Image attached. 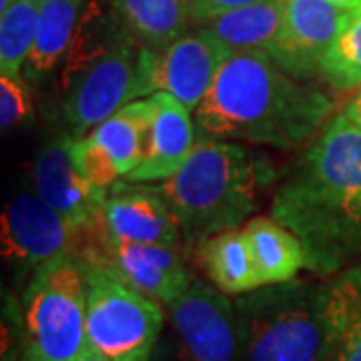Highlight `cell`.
Here are the masks:
<instances>
[{
	"instance_id": "7a4b0ae2",
	"label": "cell",
	"mask_w": 361,
	"mask_h": 361,
	"mask_svg": "<svg viewBox=\"0 0 361 361\" xmlns=\"http://www.w3.org/2000/svg\"><path fill=\"white\" fill-rule=\"evenodd\" d=\"M334 103L273 63L267 52H231L195 111L197 141H247L291 151L323 129Z\"/></svg>"
},
{
	"instance_id": "30bf717a",
	"label": "cell",
	"mask_w": 361,
	"mask_h": 361,
	"mask_svg": "<svg viewBox=\"0 0 361 361\" xmlns=\"http://www.w3.org/2000/svg\"><path fill=\"white\" fill-rule=\"evenodd\" d=\"M173 361H239L235 301L215 285L193 281L169 305Z\"/></svg>"
},
{
	"instance_id": "2e32d148",
	"label": "cell",
	"mask_w": 361,
	"mask_h": 361,
	"mask_svg": "<svg viewBox=\"0 0 361 361\" xmlns=\"http://www.w3.org/2000/svg\"><path fill=\"white\" fill-rule=\"evenodd\" d=\"M325 361H361V263L327 285Z\"/></svg>"
},
{
	"instance_id": "d6986e66",
	"label": "cell",
	"mask_w": 361,
	"mask_h": 361,
	"mask_svg": "<svg viewBox=\"0 0 361 361\" xmlns=\"http://www.w3.org/2000/svg\"><path fill=\"white\" fill-rule=\"evenodd\" d=\"M207 277L225 295H245L263 287L243 229L219 233L197 247Z\"/></svg>"
},
{
	"instance_id": "e0dca14e",
	"label": "cell",
	"mask_w": 361,
	"mask_h": 361,
	"mask_svg": "<svg viewBox=\"0 0 361 361\" xmlns=\"http://www.w3.org/2000/svg\"><path fill=\"white\" fill-rule=\"evenodd\" d=\"M127 37H130V32L118 20L111 2L101 4L99 0H90L80 14L75 39L63 61V68H61L63 92L71 89V85L87 68H90L97 61H101L104 54H109Z\"/></svg>"
},
{
	"instance_id": "7c38bea8",
	"label": "cell",
	"mask_w": 361,
	"mask_h": 361,
	"mask_svg": "<svg viewBox=\"0 0 361 361\" xmlns=\"http://www.w3.org/2000/svg\"><path fill=\"white\" fill-rule=\"evenodd\" d=\"M348 13L327 0H285L283 23L267 54L289 77L311 80Z\"/></svg>"
},
{
	"instance_id": "9c48e42d",
	"label": "cell",
	"mask_w": 361,
	"mask_h": 361,
	"mask_svg": "<svg viewBox=\"0 0 361 361\" xmlns=\"http://www.w3.org/2000/svg\"><path fill=\"white\" fill-rule=\"evenodd\" d=\"M231 52L213 30L203 25L183 35L165 51H151L141 47V97L167 92L189 111H197Z\"/></svg>"
},
{
	"instance_id": "44dd1931",
	"label": "cell",
	"mask_w": 361,
	"mask_h": 361,
	"mask_svg": "<svg viewBox=\"0 0 361 361\" xmlns=\"http://www.w3.org/2000/svg\"><path fill=\"white\" fill-rule=\"evenodd\" d=\"M135 40L151 51H165L189 32V0H109Z\"/></svg>"
},
{
	"instance_id": "603a6c76",
	"label": "cell",
	"mask_w": 361,
	"mask_h": 361,
	"mask_svg": "<svg viewBox=\"0 0 361 361\" xmlns=\"http://www.w3.org/2000/svg\"><path fill=\"white\" fill-rule=\"evenodd\" d=\"M285 0H261L203 23L233 52H269L283 23Z\"/></svg>"
},
{
	"instance_id": "4316f807",
	"label": "cell",
	"mask_w": 361,
	"mask_h": 361,
	"mask_svg": "<svg viewBox=\"0 0 361 361\" xmlns=\"http://www.w3.org/2000/svg\"><path fill=\"white\" fill-rule=\"evenodd\" d=\"M25 77L0 75V127L14 129L32 116V99Z\"/></svg>"
},
{
	"instance_id": "5bb4252c",
	"label": "cell",
	"mask_w": 361,
	"mask_h": 361,
	"mask_svg": "<svg viewBox=\"0 0 361 361\" xmlns=\"http://www.w3.org/2000/svg\"><path fill=\"white\" fill-rule=\"evenodd\" d=\"M73 141L63 133L40 149L32 165V187L73 225L90 231L103 217L109 189H99L80 177L71 157Z\"/></svg>"
},
{
	"instance_id": "8992f818",
	"label": "cell",
	"mask_w": 361,
	"mask_h": 361,
	"mask_svg": "<svg viewBox=\"0 0 361 361\" xmlns=\"http://www.w3.org/2000/svg\"><path fill=\"white\" fill-rule=\"evenodd\" d=\"M80 263L87 281V345L111 361H151L165 325L161 303L101 267Z\"/></svg>"
},
{
	"instance_id": "f1b7e54d",
	"label": "cell",
	"mask_w": 361,
	"mask_h": 361,
	"mask_svg": "<svg viewBox=\"0 0 361 361\" xmlns=\"http://www.w3.org/2000/svg\"><path fill=\"white\" fill-rule=\"evenodd\" d=\"M341 115L348 118L349 123H353L357 129H361V89L349 99L345 106L341 109Z\"/></svg>"
},
{
	"instance_id": "6da1fadb",
	"label": "cell",
	"mask_w": 361,
	"mask_h": 361,
	"mask_svg": "<svg viewBox=\"0 0 361 361\" xmlns=\"http://www.w3.org/2000/svg\"><path fill=\"white\" fill-rule=\"evenodd\" d=\"M269 213L295 233L305 269L336 277L361 259V129L334 115L279 180Z\"/></svg>"
},
{
	"instance_id": "52a82bcc",
	"label": "cell",
	"mask_w": 361,
	"mask_h": 361,
	"mask_svg": "<svg viewBox=\"0 0 361 361\" xmlns=\"http://www.w3.org/2000/svg\"><path fill=\"white\" fill-rule=\"evenodd\" d=\"M87 235V229L52 209L32 185L16 187L2 211V257L20 279L54 259L78 255Z\"/></svg>"
},
{
	"instance_id": "cb8c5ba5",
	"label": "cell",
	"mask_w": 361,
	"mask_h": 361,
	"mask_svg": "<svg viewBox=\"0 0 361 361\" xmlns=\"http://www.w3.org/2000/svg\"><path fill=\"white\" fill-rule=\"evenodd\" d=\"M39 6V0H14L0 13V75L23 77L37 37Z\"/></svg>"
},
{
	"instance_id": "f546056e",
	"label": "cell",
	"mask_w": 361,
	"mask_h": 361,
	"mask_svg": "<svg viewBox=\"0 0 361 361\" xmlns=\"http://www.w3.org/2000/svg\"><path fill=\"white\" fill-rule=\"evenodd\" d=\"M73 361H111V360H106L103 353H99L97 349H92L90 345H85V349H82V351H80Z\"/></svg>"
},
{
	"instance_id": "1f68e13d",
	"label": "cell",
	"mask_w": 361,
	"mask_h": 361,
	"mask_svg": "<svg viewBox=\"0 0 361 361\" xmlns=\"http://www.w3.org/2000/svg\"><path fill=\"white\" fill-rule=\"evenodd\" d=\"M39 2H42V0H39Z\"/></svg>"
},
{
	"instance_id": "3957f363",
	"label": "cell",
	"mask_w": 361,
	"mask_h": 361,
	"mask_svg": "<svg viewBox=\"0 0 361 361\" xmlns=\"http://www.w3.org/2000/svg\"><path fill=\"white\" fill-rule=\"evenodd\" d=\"M259 165L243 145L197 141L183 167L161 183L187 247L239 229L257 207Z\"/></svg>"
},
{
	"instance_id": "d4e9b609",
	"label": "cell",
	"mask_w": 361,
	"mask_h": 361,
	"mask_svg": "<svg viewBox=\"0 0 361 361\" xmlns=\"http://www.w3.org/2000/svg\"><path fill=\"white\" fill-rule=\"evenodd\" d=\"M319 77L337 90L361 89V8L348 13L331 47L323 54Z\"/></svg>"
},
{
	"instance_id": "83f0119b",
	"label": "cell",
	"mask_w": 361,
	"mask_h": 361,
	"mask_svg": "<svg viewBox=\"0 0 361 361\" xmlns=\"http://www.w3.org/2000/svg\"><path fill=\"white\" fill-rule=\"evenodd\" d=\"M255 2H261V0H189V11H191L193 23L203 25L215 16L231 13V11L243 8V6L255 4Z\"/></svg>"
},
{
	"instance_id": "9a60e30c",
	"label": "cell",
	"mask_w": 361,
	"mask_h": 361,
	"mask_svg": "<svg viewBox=\"0 0 361 361\" xmlns=\"http://www.w3.org/2000/svg\"><path fill=\"white\" fill-rule=\"evenodd\" d=\"M159 109L141 165L125 179L133 183H157L171 179L197 145L195 118L183 103L167 92H155Z\"/></svg>"
},
{
	"instance_id": "277c9868",
	"label": "cell",
	"mask_w": 361,
	"mask_h": 361,
	"mask_svg": "<svg viewBox=\"0 0 361 361\" xmlns=\"http://www.w3.org/2000/svg\"><path fill=\"white\" fill-rule=\"evenodd\" d=\"M239 361H325L327 285H263L235 299Z\"/></svg>"
},
{
	"instance_id": "4fadbf2b",
	"label": "cell",
	"mask_w": 361,
	"mask_h": 361,
	"mask_svg": "<svg viewBox=\"0 0 361 361\" xmlns=\"http://www.w3.org/2000/svg\"><path fill=\"white\" fill-rule=\"evenodd\" d=\"M109 235L147 245H180V225L161 185L121 179L109 189L103 217Z\"/></svg>"
},
{
	"instance_id": "ac0fdd59",
	"label": "cell",
	"mask_w": 361,
	"mask_h": 361,
	"mask_svg": "<svg viewBox=\"0 0 361 361\" xmlns=\"http://www.w3.org/2000/svg\"><path fill=\"white\" fill-rule=\"evenodd\" d=\"M157 109V94L130 101L90 133L113 157L121 177H127L141 165L149 147Z\"/></svg>"
},
{
	"instance_id": "8fae6325",
	"label": "cell",
	"mask_w": 361,
	"mask_h": 361,
	"mask_svg": "<svg viewBox=\"0 0 361 361\" xmlns=\"http://www.w3.org/2000/svg\"><path fill=\"white\" fill-rule=\"evenodd\" d=\"M141 44L130 35L101 61L87 68L65 92L61 104L65 133L75 141L90 135L109 116L141 97L139 89Z\"/></svg>"
},
{
	"instance_id": "4dcf8cb0",
	"label": "cell",
	"mask_w": 361,
	"mask_h": 361,
	"mask_svg": "<svg viewBox=\"0 0 361 361\" xmlns=\"http://www.w3.org/2000/svg\"><path fill=\"white\" fill-rule=\"evenodd\" d=\"M331 4H336L341 11H357L361 8V0H327Z\"/></svg>"
},
{
	"instance_id": "7402d4cb",
	"label": "cell",
	"mask_w": 361,
	"mask_h": 361,
	"mask_svg": "<svg viewBox=\"0 0 361 361\" xmlns=\"http://www.w3.org/2000/svg\"><path fill=\"white\" fill-rule=\"evenodd\" d=\"M243 233L251 245L263 285L293 281L297 273L305 269V251L291 229L273 217L247 221Z\"/></svg>"
},
{
	"instance_id": "484cf974",
	"label": "cell",
	"mask_w": 361,
	"mask_h": 361,
	"mask_svg": "<svg viewBox=\"0 0 361 361\" xmlns=\"http://www.w3.org/2000/svg\"><path fill=\"white\" fill-rule=\"evenodd\" d=\"M71 157L80 177L99 189H111L121 177L113 157L106 153V149L92 135L73 141Z\"/></svg>"
},
{
	"instance_id": "ba28073f",
	"label": "cell",
	"mask_w": 361,
	"mask_h": 361,
	"mask_svg": "<svg viewBox=\"0 0 361 361\" xmlns=\"http://www.w3.org/2000/svg\"><path fill=\"white\" fill-rule=\"evenodd\" d=\"M78 257L111 273L121 283L159 303L171 305L191 285L193 275L180 245H147L121 241L94 225L80 247Z\"/></svg>"
},
{
	"instance_id": "5b68a950",
	"label": "cell",
	"mask_w": 361,
	"mask_h": 361,
	"mask_svg": "<svg viewBox=\"0 0 361 361\" xmlns=\"http://www.w3.org/2000/svg\"><path fill=\"white\" fill-rule=\"evenodd\" d=\"M18 361H73L87 345V281L78 255L37 269L20 299Z\"/></svg>"
},
{
	"instance_id": "ffe728a7",
	"label": "cell",
	"mask_w": 361,
	"mask_h": 361,
	"mask_svg": "<svg viewBox=\"0 0 361 361\" xmlns=\"http://www.w3.org/2000/svg\"><path fill=\"white\" fill-rule=\"evenodd\" d=\"M85 0H42L39 6L37 37L28 54L23 77L39 82L65 61V54L75 39Z\"/></svg>"
}]
</instances>
